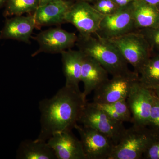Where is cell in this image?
Returning <instances> with one entry per match:
<instances>
[{
    "instance_id": "cell-1",
    "label": "cell",
    "mask_w": 159,
    "mask_h": 159,
    "mask_svg": "<svg viewBox=\"0 0 159 159\" xmlns=\"http://www.w3.org/2000/svg\"><path fill=\"white\" fill-rule=\"evenodd\" d=\"M87 102L79 88L66 85L51 98L41 100L40 130L37 139L47 142L56 133L72 130Z\"/></svg>"
},
{
    "instance_id": "cell-2",
    "label": "cell",
    "mask_w": 159,
    "mask_h": 159,
    "mask_svg": "<svg viewBox=\"0 0 159 159\" xmlns=\"http://www.w3.org/2000/svg\"><path fill=\"white\" fill-rule=\"evenodd\" d=\"M76 45L84 54L98 61L112 77L128 75L134 72L129 70L128 63L109 40L79 34Z\"/></svg>"
},
{
    "instance_id": "cell-3",
    "label": "cell",
    "mask_w": 159,
    "mask_h": 159,
    "mask_svg": "<svg viewBox=\"0 0 159 159\" xmlns=\"http://www.w3.org/2000/svg\"><path fill=\"white\" fill-rule=\"evenodd\" d=\"M159 138L156 129L133 124L125 129L122 138L115 145L109 159H140L151 144Z\"/></svg>"
},
{
    "instance_id": "cell-4",
    "label": "cell",
    "mask_w": 159,
    "mask_h": 159,
    "mask_svg": "<svg viewBox=\"0 0 159 159\" xmlns=\"http://www.w3.org/2000/svg\"><path fill=\"white\" fill-rule=\"evenodd\" d=\"M78 123L104 134L112 140L115 145L119 142L126 129L123 122L111 118L93 102H86Z\"/></svg>"
},
{
    "instance_id": "cell-5",
    "label": "cell",
    "mask_w": 159,
    "mask_h": 159,
    "mask_svg": "<svg viewBox=\"0 0 159 159\" xmlns=\"http://www.w3.org/2000/svg\"><path fill=\"white\" fill-rule=\"evenodd\" d=\"M109 40L117 47L126 62L132 66L138 74L151 56L148 43L138 31Z\"/></svg>"
},
{
    "instance_id": "cell-6",
    "label": "cell",
    "mask_w": 159,
    "mask_h": 159,
    "mask_svg": "<svg viewBox=\"0 0 159 159\" xmlns=\"http://www.w3.org/2000/svg\"><path fill=\"white\" fill-rule=\"evenodd\" d=\"M133 3L120 7L113 14L104 16L95 34L97 37L110 40L136 31L133 15Z\"/></svg>"
},
{
    "instance_id": "cell-7",
    "label": "cell",
    "mask_w": 159,
    "mask_h": 159,
    "mask_svg": "<svg viewBox=\"0 0 159 159\" xmlns=\"http://www.w3.org/2000/svg\"><path fill=\"white\" fill-rule=\"evenodd\" d=\"M103 17L90 3L78 0L66 15L65 22L73 25L79 34L92 35L96 34Z\"/></svg>"
},
{
    "instance_id": "cell-8",
    "label": "cell",
    "mask_w": 159,
    "mask_h": 159,
    "mask_svg": "<svg viewBox=\"0 0 159 159\" xmlns=\"http://www.w3.org/2000/svg\"><path fill=\"white\" fill-rule=\"evenodd\" d=\"M74 129L79 134L86 159H109L115 145L111 139L82 125L77 124Z\"/></svg>"
},
{
    "instance_id": "cell-9",
    "label": "cell",
    "mask_w": 159,
    "mask_h": 159,
    "mask_svg": "<svg viewBox=\"0 0 159 159\" xmlns=\"http://www.w3.org/2000/svg\"><path fill=\"white\" fill-rule=\"evenodd\" d=\"M139 79V74L134 71L128 75L112 77L94 91L93 102L110 103L126 100L132 87Z\"/></svg>"
},
{
    "instance_id": "cell-10",
    "label": "cell",
    "mask_w": 159,
    "mask_h": 159,
    "mask_svg": "<svg viewBox=\"0 0 159 159\" xmlns=\"http://www.w3.org/2000/svg\"><path fill=\"white\" fill-rule=\"evenodd\" d=\"M78 36L59 28H51L39 32L33 38L39 48L32 54V57L41 53L58 54L71 49L76 45Z\"/></svg>"
},
{
    "instance_id": "cell-11",
    "label": "cell",
    "mask_w": 159,
    "mask_h": 159,
    "mask_svg": "<svg viewBox=\"0 0 159 159\" xmlns=\"http://www.w3.org/2000/svg\"><path fill=\"white\" fill-rule=\"evenodd\" d=\"M152 99L150 89L143 86L139 80L134 83L126 99L131 114L132 123L144 126L149 125Z\"/></svg>"
},
{
    "instance_id": "cell-12",
    "label": "cell",
    "mask_w": 159,
    "mask_h": 159,
    "mask_svg": "<svg viewBox=\"0 0 159 159\" xmlns=\"http://www.w3.org/2000/svg\"><path fill=\"white\" fill-rule=\"evenodd\" d=\"M47 142L57 159H86L81 141L72 130L56 133Z\"/></svg>"
},
{
    "instance_id": "cell-13",
    "label": "cell",
    "mask_w": 159,
    "mask_h": 159,
    "mask_svg": "<svg viewBox=\"0 0 159 159\" xmlns=\"http://www.w3.org/2000/svg\"><path fill=\"white\" fill-rule=\"evenodd\" d=\"M35 28L36 23L33 14L15 16L6 20L0 33V39L15 40L29 43Z\"/></svg>"
},
{
    "instance_id": "cell-14",
    "label": "cell",
    "mask_w": 159,
    "mask_h": 159,
    "mask_svg": "<svg viewBox=\"0 0 159 159\" xmlns=\"http://www.w3.org/2000/svg\"><path fill=\"white\" fill-rule=\"evenodd\" d=\"M109 74L96 59L84 54L81 73V82L84 84L82 93L84 98L108 80Z\"/></svg>"
},
{
    "instance_id": "cell-15",
    "label": "cell",
    "mask_w": 159,
    "mask_h": 159,
    "mask_svg": "<svg viewBox=\"0 0 159 159\" xmlns=\"http://www.w3.org/2000/svg\"><path fill=\"white\" fill-rule=\"evenodd\" d=\"M73 3L67 0H58L39 6L33 14L36 28L65 22L66 15Z\"/></svg>"
},
{
    "instance_id": "cell-16",
    "label": "cell",
    "mask_w": 159,
    "mask_h": 159,
    "mask_svg": "<svg viewBox=\"0 0 159 159\" xmlns=\"http://www.w3.org/2000/svg\"><path fill=\"white\" fill-rule=\"evenodd\" d=\"M61 54L62 57L63 71L66 78L65 85L79 88L84 54L79 50L71 49L63 51Z\"/></svg>"
},
{
    "instance_id": "cell-17",
    "label": "cell",
    "mask_w": 159,
    "mask_h": 159,
    "mask_svg": "<svg viewBox=\"0 0 159 159\" xmlns=\"http://www.w3.org/2000/svg\"><path fill=\"white\" fill-rule=\"evenodd\" d=\"M133 15L137 31L159 26V9L143 0L134 2Z\"/></svg>"
},
{
    "instance_id": "cell-18",
    "label": "cell",
    "mask_w": 159,
    "mask_h": 159,
    "mask_svg": "<svg viewBox=\"0 0 159 159\" xmlns=\"http://www.w3.org/2000/svg\"><path fill=\"white\" fill-rule=\"evenodd\" d=\"M16 158L20 159H57L47 141L36 139L26 140L20 144Z\"/></svg>"
},
{
    "instance_id": "cell-19",
    "label": "cell",
    "mask_w": 159,
    "mask_h": 159,
    "mask_svg": "<svg viewBox=\"0 0 159 159\" xmlns=\"http://www.w3.org/2000/svg\"><path fill=\"white\" fill-rule=\"evenodd\" d=\"M139 81L145 88L153 89L159 87V54L152 55L140 70Z\"/></svg>"
},
{
    "instance_id": "cell-20",
    "label": "cell",
    "mask_w": 159,
    "mask_h": 159,
    "mask_svg": "<svg viewBox=\"0 0 159 159\" xmlns=\"http://www.w3.org/2000/svg\"><path fill=\"white\" fill-rule=\"evenodd\" d=\"M4 16H17L33 12L39 6V0H7Z\"/></svg>"
},
{
    "instance_id": "cell-21",
    "label": "cell",
    "mask_w": 159,
    "mask_h": 159,
    "mask_svg": "<svg viewBox=\"0 0 159 159\" xmlns=\"http://www.w3.org/2000/svg\"><path fill=\"white\" fill-rule=\"evenodd\" d=\"M148 43L151 55L159 54V26L153 29L137 30Z\"/></svg>"
},
{
    "instance_id": "cell-22",
    "label": "cell",
    "mask_w": 159,
    "mask_h": 159,
    "mask_svg": "<svg viewBox=\"0 0 159 159\" xmlns=\"http://www.w3.org/2000/svg\"><path fill=\"white\" fill-rule=\"evenodd\" d=\"M93 4L94 9L104 16L113 14L120 8L112 0H96Z\"/></svg>"
},
{
    "instance_id": "cell-23",
    "label": "cell",
    "mask_w": 159,
    "mask_h": 159,
    "mask_svg": "<svg viewBox=\"0 0 159 159\" xmlns=\"http://www.w3.org/2000/svg\"><path fill=\"white\" fill-rule=\"evenodd\" d=\"M152 106L151 110L149 125L159 129V100L152 90Z\"/></svg>"
},
{
    "instance_id": "cell-24",
    "label": "cell",
    "mask_w": 159,
    "mask_h": 159,
    "mask_svg": "<svg viewBox=\"0 0 159 159\" xmlns=\"http://www.w3.org/2000/svg\"><path fill=\"white\" fill-rule=\"evenodd\" d=\"M143 156L146 159H159V138L151 144Z\"/></svg>"
},
{
    "instance_id": "cell-25",
    "label": "cell",
    "mask_w": 159,
    "mask_h": 159,
    "mask_svg": "<svg viewBox=\"0 0 159 159\" xmlns=\"http://www.w3.org/2000/svg\"><path fill=\"white\" fill-rule=\"evenodd\" d=\"M119 7H123L127 6L131 3L134 2L136 0H112Z\"/></svg>"
},
{
    "instance_id": "cell-26",
    "label": "cell",
    "mask_w": 159,
    "mask_h": 159,
    "mask_svg": "<svg viewBox=\"0 0 159 159\" xmlns=\"http://www.w3.org/2000/svg\"><path fill=\"white\" fill-rule=\"evenodd\" d=\"M144 2L156 7L159 9V0H143Z\"/></svg>"
},
{
    "instance_id": "cell-27",
    "label": "cell",
    "mask_w": 159,
    "mask_h": 159,
    "mask_svg": "<svg viewBox=\"0 0 159 159\" xmlns=\"http://www.w3.org/2000/svg\"><path fill=\"white\" fill-rule=\"evenodd\" d=\"M56 1H58V0H39V6H42V5H45L47 3Z\"/></svg>"
},
{
    "instance_id": "cell-28",
    "label": "cell",
    "mask_w": 159,
    "mask_h": 159,
    "mask_svg": "<svg viewBox=\"0 0 159 159\" xmlns=\"http://www.w3.org/2000/svg\"><path fill=\"white\" fill-rule=\"evenodd\" d=\"M151 90H152L153 91L154 93L156 94L157 97L158 99L159 100V87L153 89Z\"/></svg>"
},
{
    "instance_id": "cell-29",
    "label": "cell",
    "mask_w": 159,
    "mask_h": 159,
    "mask_svg": "<svg viewBox=\"0 0 159 159\" xmlns=\"http://www.w3.org/2000/svg\"><path fill=\"white\" fill-rule=\"evenodd\" d=\"M7 0H0V9L3 7L4 5H6Z\"/></svg>"
},
{
    "instance_id": "cell-30",
    "label": "cell",
    "mask_w": 159,
    "mask_h": 159,
    "mask_svg": "<svg viewBox=\"0 0 159 159\" xmlns=\"http://www.w3.org/2000/svg\"><path fill=\"white\" fill-rule=\"evenodd\" d=\"M80 1H84V2H87L89 3H93L96 0H80Z\"/></svg>"
}]
</instances>
